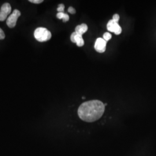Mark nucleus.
<instances>
[{"mask_svg":"<svg viewBox=\"0 0 156 156\" xmlns=\"http://www.w3.org/2000/svg\"><path fill=\"white\" fill-rule=\"evenodd\" d=\"M104 111V104L101 101H89L84 102L79 106L78 111V116L84 122H93L100 119Z\"/></svg>","mask_w":156,"mask_h":156,"instance_id":"obj_1","label":"nucleus"},{"mask_svg":"<svg viewBox=\"0 0 156 156\" xmlns=\"http://www.w3.org/2000/svg\"><path fill=\"white\" fill-rule=\"evenodd\" d=\"M34 37L41 42H46L51 38V34L46 28L38 27L34 31Z\"/></svg>","mask_w":156,"mask_h":156,"instance_id":"obj_2","label":"nucleus"},{"mask_svg":"<svg viewBox=\"0 0 156 156\" xmlns=\"http://www.w3.org/2000/svg\"><path fill=\"white\" fill-rule=\"evenodd\" d=\"M21 15V13L17 9L14 10L11 15L8 17L6 20V24L9 28H13L16 24L17 20Z\"/></svg>","mask_w":156,"mask_h":156,"instance_id":"obj_3","label":"nucleus"},{"mask_svg":"<svg viewBox=\"0 0 156 156\" xmlns=\"http://www.w3.org/2000/svg\"><path fill=\"white\" fill-rule=\"evenodd\" d=\"M106 27L108 31L114 33L116 35H119L122 32V27L119 26V23L114 21L113 20H111L109 21L107 24Z\"/></svg>","mask_w":156,"mask_h":156,"instance_id":"obj_4","label":"nucleus"},{"mask_svg":"<svg viewBox=\"0 0 156 156\" xmlns=\"http://www.w3.org/2000/svg\"><path fill=\"white\" fill-rule=\"evenodd\" d=\"M11 6L9 3H4L0 9V21H4L11 12Z\"/></svg>","mask_w":156,"mask_h":156,"instance_id":"obj_5","label":"nucleus"},{"mask_svg":"<svg viewBox=\"0 0 156 156\" xmlns=\"http://www.w3.org/2000/svg\"><path fill=\"white\" fill-rule=\"evenodd\" d=\"M106 41L103 38H97L95 43L94 48L98 53H102L106 50Z\"/></svg>","mask_w":156,"mask_h":156,"instance_id":"obj_6","label":"nucleus"},{"mask_svg":"<svg viewBox=\"0 0 156 156\" xmlns=\"http://www.w3.org/2000/svg\"><path fill=\"white\" fill-rule=\"evenodd\" d=\"M71 41L73 43H76L79 47H82L84 44V41L83 39L82 35L78 34L76 32H74L71 34Z\"/></svg>","mask_w":156,"mask_h":156,"instance_id":"obj_7","label":"nucleus"},{"mask_svg":"<svg viewBox=\"0 0 156 156\" xmlns=\"http://www.w3.org/2000/svg\"><path fill=\"white\" fill-rule=\"evenodd\" d=\"M88 30V27L86 24H82L80 25H78L75 28V31L76 33L82 35L85 33Z\"/></svg>","mask_w":156,"mask_h":156,"instance_id":"obj_8","label":"nucleus"},{"mask_svg":"<svg viewBox=\"0 0 156 156\" xmlns=\"http://www.w3.org/2000/svg\"><path fill=\"white\" fill-rule=\"evenodd\" d=\"M56 16L59 19H62L64 22H66L67 21H68L69 19V16L66 13H64V12H58Z\"/></svg>","mask_w":156,"mask_h":156,"instance_id":"obj_9","label":"nucleus"},{"mask_svg":"<svg viewBox=\"0 0 156 156\" xmlns=\"http://www.w3.org/2000/svg\"><path fill=\"white\" fill-rule=\"evenodd\" d=\"M112 38V35L109 33H105L103 35V39H104L105 41H108Z\"/></svg>","mask_w":156,"mask_h":156,"instance_id":"obj_10","label":"nucleus"},{"mask_svg":"<svg viewBox=\"0 0 156 156\" xmlns=\"http://www.w3.org/2000/svg\"><path fill=\"white\" fill-rule=\"evenodd\" d=\"M64 8H65L64 5L62 4H61L58 5V6L57 10L58 12H63L64 10Z\"/></svg>","mask_w":156,"mask_h":156,"instance_id":"obj_11","label":"nucleus"},{"mask_svg":"<svg viewBox=\"0 0 156 156\" xmlns=\"http://www.w3.org/2000/svg\"><path fill=\"white\" fill-rule=\"evenodd\" d=\"M5 38V35L4 34V32L1 28H0V40L4 39Z\"/></svg>","mask_w":156,"mask_h":156,"instance_id":"obj_12","label":"nucleus"},{"mask_svg":"<svg viewBox=\"0 0 156 156\" xmlns=\"http://www.w3.org/2000/svg\"><path fill=\"white\" fill-rule=\"evenodd\" d=\"M68 12L69 13H70L71 14H75V13H76L75 9L73 7H72V6L69 7V8H68Z\"/></svg>","mask_w":156,"mask_h":156,"instance_id":"obj_13","label":"nucleus"},{"mask_svg":"<svg viewBox=\"0 0 156 156\" xmlns=\"http://www.w3.org/2000/svg\"><path fill=\"white\" fill-rule=\"evenodd\" d=\"M119 19H120L119 15L118 14H115V15H113V19H112V20H113L114 21H115V22L118 23L119 20Z\"/></svg>","mask_w":156,"mask_h":156,"instance_id":"obj_14","label":"nucleus"},{"mask_svg":"<svg viewBox=\"0 0 156 156\" xmlns=\"http://www.w3.org/2000/svg\"><path fill=\"white\" fill-rule=\"evenodd\" d=\"M29 1L33 4H41L44 1L43 0H30Z\"/></svg>","mask_w":156,"mask_h":156,"instance_id":"obj_15","label":"nucleus"},{"mask_svg":"<svg viewBox=\"0 0 156 156\" xmlns=\"http://www.w3.org/2000/svg\"><path fill=\"white\" fill-rule=\"evenodd\" d=\"M82 99H85V97H82Z\"/></svg>","mask_w":156,"mask_h":156,"instance_id":"obj_16","label":"nucleus"}]
</instances>
